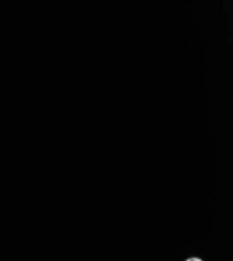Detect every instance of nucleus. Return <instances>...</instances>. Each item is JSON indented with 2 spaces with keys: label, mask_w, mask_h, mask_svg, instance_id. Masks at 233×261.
Returning a JSON list of instances; mask_svg holds the SVG:
<instances>
[{
  "label": "nucleus",
  "mask_w": 233,
  "mask_h": 261,
  "mask_svg": "<svg viewBox=\"0 0 233 261\" xmlns=\"http://www.w3.org/2000/svg\"><path fill=\"white\" fill-rule=\"evenodd\" d=\"M187 261H202V260H200V259H198V258H192V259H189V260H187Z\"/></svg>",
  "instance_id": "1"
}]
</instances>
